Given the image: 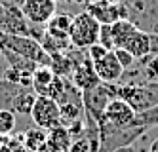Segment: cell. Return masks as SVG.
I'll list each match as a JSON object with an SVG mask.
<instances>
[{"instance_id":"cell-8","label":"cell","mask_w":158,"mask_h":152,"mask_svg":"<svg viewBox=\"0 0 158 152\" xmlns=\"http://www.w3.org/2000/svg\"><path fill=\"white\" fill-rule=\"evenodd\" d=\"M29 19L25 17L21 6L17 8L15 4L4 2V27L2 34H23V36H31V25Z\"/></svg>"},{"instance_id":"cell-15","label":"cell","mask_w":158,"mask_h":152,"mask_svg":"<svg viewBox=\"0 0 158 152\" xmlns=\"http://www.w3.org/2000/svg\"><path fill=\"white\" fill-rule=\"evenodd\" d=\"M53 78H55V72L52 71V67H38L32 72V89L36 91V95H46Z\"/></svg>"},{"instance_id":"cell-5","label":"cell","mask_w":158,"mask_h":152,"mask_svg":"<svg viewBox=\"0 0 158 152\" xmlns=\"http://www.w3.org/2000/svg\"><path fill=\"white\" fill-rule=\"evenodd\" d=\"M32 122L42 129H53L55 125L61 124V110H59V103L48 97V95H38L35 101V107L31 110Z\"/></svg>"},{"instance_id":"cell-25","label":"cell","mask_w":158,"mask_h":152,"mask_svg":"<svg viewBox=\"0 0 158 152\" xmlns=\"http://www.w3.org/2000/svg\"><path fill=\"white\" fill-rule=\"evenodd\" d=\"M67 152H89V141H88V137L82 135V137H78V139H73V143H71V146H69Z\"/></svg>"},{"instance_id":"cell-11","label":"cell","mask_w":158,"mask_h":152,"mask_svg":"<svg viewBox=\"0 0 158 152\" xmlns=\"http://www.w3.org/2000/svg\"><path fill=\"white\" fill-rule=\"evenodd\" d=\"M94 68H95L99 80L107 82V84H114L116 80L122 78V72H124V67L116 59L114 50H110L105 57H101L99 61H94Z\"/></svg>"},{"instance_id":"cell-19","label":"cell","mask_w":158,"mask_h":152,"mask_svg":"<svg viewBox=\"0 0 158 152\" xmlns=\"http://www.w3.org/2000/svg\"><path fill=\"white\" fill-rule=\"evenodd\" d=\"M15 129V112L12 109H0V135H10Z\"/></svg>"},{"instance_id":"cell-9","label":"cell","mask_w":158,"mask_h":152,"mask_svg":"<svg viewBox=\"0 0 158 152\" xmlns=\"http://www.w3.org/2000/svg\"><path fill=\"white\" fill-rule=\"evenodd\" d=\"M86 2H88L86 11L92 14L101 25H103V23L112 25L114 21L124 19V15H126V10L118 2H101V0H86Z\"/></svg>"},{"instance_id":"cell-21","label":"cell","mask_w":158,"mask_h":152,"mask_svg":"<svg viewBox=\"0 0 158 152\" xmlns=\"http://www.w3.org/2000/svg\"><path fill=\"white\" fill-rule=\"evenodd\" d=\"M135 124L137 125H145V127H152V125H158V105L149 110H145L141 114H137L135 118Z\"/></svg>"},{"instance_id":"cell-10","label":"cell","mask_w":158,"mask_h":152,"mask_svg":"<svg viewBox=\"0 0 158 152\" xmlns=\"http://www.w3.org/2000/svg\"><path fill=\"white\" fill-rule=\"evenodd\" d=\"M73 80V84L80 89V91H88V89H94L101 84V80L95 72V68H94V61L89 59V57H84V59L76 65L74 68V72L71 76Z\"/></svg>"},{"instance_id":"cell-14","label":"cell","mask_w":158,"mask_h":152,"mask_svg":"<svg viewBox=\"0 0 158 152\" xmlns=\"http://www.w3.org/2000/svg\"><path fill=\"white\" fill-rule=\"evenodd\" d=\"M36 91L32 88H21L17 91V95L14 99V105H12V110L14 112H19V114H31L32 107H35V101H36Z\"/></svg>"},{"instance_id":"cell-4","label":"cell","mask_w":158,"mask_h":152,"mask_svg":"<svg viewBox=\"0 0 158 152\" xmlns=\"http://www.w3.org/2000/svg\"><path fill=\"white\" fill-rule=\"evenodd\" d=\"M118 97V88H114L112 84L107 82H101V84L94 89L82 91V105H84V114L92 116L94 120H101L103 118V112L107 109V105Z\"/></svg>"},{"instance_id":"cell-16","label":"cell","mask_w":158,"mask_h":152,"mask_svg":"<svg viewBox=\"0 0 158 152\" xmlns=\"http://www.w3.org/2000/svg\"><path fill=\"white\" fill-rule=\"evenodd\" d=\"M48 141L55 148H59V152H67L69 146H71V143H73V137H71L69 129H67L63 124H59V125H55L53 129L48 131Z\"/></svg>"},{"instance_id":"cell-13","label":"cell","mask_w":158,"mask_h":152,"mask_svg":"<svg viewBox=\"0 0 158 152\" xmlns=\"http://www.w3.org/2000/svg\"><path fill=\"white\" fill-rule=\"evenodd\" d=\"M71 23H73L71 14H55V15L48 21L46 32L52 34V36H55V38H69Z\"/></svg>"},{"instance_id":"cell-28","label":"cell","mask_w":158,"mask_h":152,"mask_svg":"<svg viewBox=\"0 0 158 152\" xmlns=\"http://www.w3.org/2000/svg\"><path fill=\"white\" fill-rule=\"evenodd\" d=\"M114 152H137L133 148V145H128V146H120V148H116Z\"/></svg>"},{"instance_id":"cell-12","label":"cell","mask_w":158,"mask_h":152,"mask_svg":"<svg viewBox=\"0 0 158 152\" xmlns=\"http://www.w3.org/2000/svg\"><path fill=\"white\" fill-rule=\"evenodd\" d=\"M116 48L128 50L135 59H143V57H147L151 53V34L145 32V31L135 29L116 46Z\"/></svg>"},{"instance_id":"cell-30","label":"cell","mask_w":158,"mask_h":152,"mask_svg":"<svg viewBox=\"0 0 158 152\" xmlns=\"http://www.w3.org/2000/svg\"><path fill=\"white\" fill-rule=\"evenodd\" d=\"M0 146H2V135H0Z\"/></svg>"},{"instance_id":"cell-1","label":"cell","mask_w":158,"mask_h":152,"mask_svg":"<svg viewBox=\"0 0 158 152\" xmlns=\"http://www.w3.org/2000/svg\"><path fill=\"white\" fill-rule=\"evenodd\" d=\"M0 48L8 51H14L21 57L35 61L38 67H50L52 57L50 53L42 48L40 40L32 36H23V34H2L0 32Z\"/></svg>"},{"instance_id":"cell-29","label":"cell","mask_w":158,"mask_h":152,"mask_svg":"<svg viewBox=\"0 0 158 152\" xmlns=\"http://www.w3.org/2000/svg\"><path fill=\"white\" fill-rule=\"evenodd\" d=\"M149 152H158V137H156L154 141L151 143V146H149Z\"/></svg>"},{"instance_id":"cell-26","label":"cell","mask_w":158,"mask_h":152,"mask_svg":"<svg viewBox=\"0 0 158 152\" xmlns=\"http://www.w3.org/2000/svg\"><path fill=\"white\" fill-rule=\"evenodd\" d=\"M151 53L158 55V34H151Z\"/></svg>"},{"instance_id":"cell-7","label":"cell","mask_w":158,"mask_h":152,"mask_svg":"<svg viewBox=\"0 0 158 152\" xmlns=\"http://www.w3.org/2000/svg\"><path fill=\"white\" fill-rule=\"evenodd\" d=\"M25 17L35 25H48V21L55 15L57 0H23L21 2Z\"/></svg>"},{"instance_id":"cell-22","label":"cell","mask_w":158,"mask_h":152,"mask_svg":"<svg viewBox=\"0 0 158 152\" xmlns=\"http://www.w3.org/2000/svg\"><path fill=\"white\" fill-rule=\"evenodd\" d=\"M99 42L103 44L107 50H114L112 31H110V25H107V23H103V25H101V31H99Z\"/></svg>"},{"instance_id":"cell-27","label":"cell","mask_w":158,"mask_h":152,"mask_svg":"<svg viewBox=\"0 0 158 152\" xmlns=\"http://www.w3.org/2000/svg\"><path fill=\"white\" fill-rule=\"evenodd\" d=\"M38 152H59V148H55V146H53L50 141H46V145H44V146H42Z\"/></svg>"},{"instance_id":"cell-31","label":"cell","mask_w":158,"mask_h":152,"mask_svg":"<svg viewBox=\"0 0 158 152\" xmlns=\"http://www.w3.org/2000/svg\"><path fill=\"white\" fill-rule=\"evenodd\" d=\"M74 2H84V0H74Z\"/></svg>"},{"instance_id":"cell-23","label":"cell","mask_w":158,"mask_h":152,"mask_svg":"<svg viewBox=\"0 0 158 152\" xmlns=\"http://www.w3.org/2000/svg\"><path fill=\"white\" fill-rule=\"evenodd\" d=\"M109 51H110V50H107L101 42H95L94 46H89V48H88V57H89L92 61H99L101 57H105Z\"/></svg>"},{"instance_id":"cell-2","label":"cell","mask_w":158,"mask_h":152,"mask_svg":"<svg viewBox=\"0 0 158 152\" xmlns=\"http://www.w3.org/2000/svg\"><path fill=\"white\" fill-rule=\"evenodd\" d=\"M99 31H101V23L88 11L76 14L71 23V31H69V40L74 48L78 50H88L89 46H94L99 42Z\"/></svg>"},{"instance_id":"cell-17","label":"cell","mask_w":158,"mask_h":152,"mask_svg":"<svg viewBox=\"0 0 158 152\" xmlns=\"http://www.w3.org/2000/svg\"><path fill=\"white\" fill-rule=\"evenodd\" d=\"M23 135H25V146H27L29 152H38L48 141V131L38 127V125L29 127Z\"/></svg>"},{"instance_id":"cell-3","label":"cell","mask_w":158,"mask_h":152,"mask_svg":"<svg viewBox=\"0 0 158 152\" xmlns=\"http://www.w3.org/2000/svg\"><path fill=\"white\" fill-rule=\"evenodd\" d=\"M118 97L126 101L137 114H141L158 105V84L156 82H147V84L120 86Z\"/></svg>"},{"instance_id":"cell-20","label":"cell","mask_w":158,"mask_h":152,"mask_svg":"<svg viewBox=\"0 0 158 152\" xmlns=\"http://www.w3.org/2000/svg\"><path fill=\"white\" fill-rule=\"evenodd\" d=\"M143 65H145L147 80L158 84V55L156 53H149L147 57H143Z\"/></svg>"},{"instance_id":"cell-18","label":"cell","mask_w":158,"mask_h":152,"mask_svg":"<svg viewBox=\"0 0 158 152\" xmlns=\"http://www.w3.org/2000/svg\"><path fill=\"white\" fill-rule=\"evenodd\" d=\"M0 152H29L25 146V135H2V146H0Z\"/></svg>"},{"instance_id":"cell-24","label":"cell","mask_w":158,"mask_h":152,"mask_svg":"<svg viewBox=\"0 0 158 152\" xmlns=\"http://www.w3.org/2000/svg\"><path fill=\"white\" fill-rule=\"evenodd\" d=\"M114 53H116V59L120 61V65L124 68H130L133 63H135V57L128 51V50H124V48H114Z\"/></svg>"},{"instance_id":"cell-6","label":"cell","mask_w":158,"mask_h":152,"mask_svg":"<svg viewBox=\"0 0 158 152\" xmlns=\"http://www.w3.org/2000/svg\"><path fill=\"white\" fill-rule=\"evenodd\" d=\"M135 118H137V112H135L130 105L120 99L114 97L103 112V120L107 124H110L112 127H130V125H137L135 124Z\"/></svg>"}]
</instances>
